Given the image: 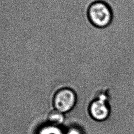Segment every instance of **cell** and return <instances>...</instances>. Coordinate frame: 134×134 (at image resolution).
<instances>
[{"mask_svg":"<svg viewBox=\"0 0 134 134\" xmlns=\"http://www.w3.org/2000/svg\"><path fill=\"white\" fill-rule=\"evenodd\" d=\"M75 102V94L69 88H63L58 91L53 98V105L55 109L61 113L71 109Z\"/></svg>","mask_w":134,"mask_h":134,"instance_id":"7a4b0ae2","label":"cell"},{"mask_svg":"<svg viewBox=\"0 0 134 134\" xmlns=\"http://www.w3.org/2000/svg\"><path fill=\"white\" fill-rule=\"evenodd\" d=\"M90 112L95 119L103 120L108 117L109 111L105 102L100 98L92 103L90 107Z\"/></svg>","mask_w":134,"mask_h":134,"instance_id":"3957f363","label":"cell"},{"mask_svg":"<svg viewBox=\"0 0 134 134\" xmlns=\"http://www.w3.org/2000/svg\"><path fill=\"white\" fill-rule=\"evenodd\" d=\"M87 18L90 24L97 28L109 26L113 19V14L110 6L100 0L92 2L87 9Z\"/></svg>","mask_w":134,"mask_h":134,"instance_id":"6da1fadb","label":"cell"},{"mask_svg":"<svg viewBox=\"0 0 134 134\" xmlns=\"http://www.w3.org/2000/svg\"><path fill=\"white\" fill-rule=\"evenodd\" d=\"M48 120L52 124L58 125L63 121V116L61 112L56 109L53 110L49 113L48 115Z\"/></svg>","mask_w":134,"mask_h":134,"instance_id":"277c9868","label":"cell"}]
</instances>
